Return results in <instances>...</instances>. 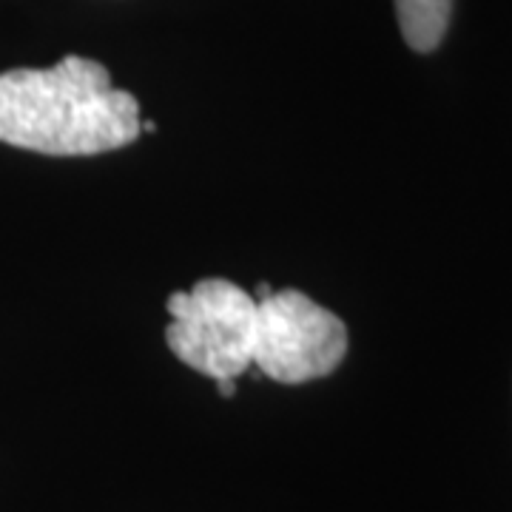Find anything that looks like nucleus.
<instances>
[{
    "instance_id": "nucleus-1",
    "label": "nucleus",
    "mask_w": 512,
    "mask_h": 512,
    "mask_svg": "<svg viewBox=\"0 0 512 512\" xmlns=\"http://www.w3.org/2000/svg\"><path fill=\"white\" fill-rule=\"evenodd\" d=\"M143 131L134 94L114 89L103 63L69 55L52 69L0 72V143L49 157H94Z\"/></svg>"
},
{
    "instance_id": "nucleus-2",
    "label": "nucleus",
    "mask_w": 512,
    "mask_h": 512,
    "mask_svg": "<svg viewBox=\"0 0 512 512\" xmlns=\"http://www.w3.org/2000/svg\"><path fill=\"white\" fill-rule=\"evenodd\" d=\"M256 302L231 279H202L188 293L168 296L171 353L202 376L237 379L254 365Z\"/></svg>"
},
{
    "instance_id": "nucleus-3",
    "label": "nucleus",
    "mask_w": 512,
    "mask_h": 512,
    "mask_svg": "<svg viewBox=\"0 0 512 512\" xmlns=\"http://www.w3.org/2000/svg\"><path fill=\"white\" fill-rule=\"evenodd\" d=\"M348 353L345 322L302 291H274L259 299L254 365L279 384L325 379Z\"/></svg>"
},
{
    "instance_id": "nucleus-4",
    "label": "nucleus",
    "mask_w": 512,
    "mask_h": 512,
    "mask_svg": "<svg viewBox=\"0 0 512 512\" xmlns=\"http://www.w3.org/2000/svg\"><path fill=\"white\" fill-rule=\"evenodd\" d=\"M453 15V0H396V18L404 43L413 52H433Z\"/></svg>"
},
{
    "instance_id": "nucleus-5",
    "label": "nucleus",
    "mask_w": 512,
    "mask_h": 512,
    "mask_svg": "<svg viewBox=\"0 0 512 512\" xmlns=\"http://www.w3.org/2000/svg\"><path fill=\"white\" fill-rule=\"evenodd\" d=\"M217 387H220L222 396H228V399L234 396V379H220V382H217Z\"/></svg>"
},
{
    "instance_id": "nucleus-6",
    "label": "nucleus",
    "mask_w": 512,
    "mask_h": 512,
    "mask_svg": "<svg viewBox=\"0 0 512 512\" xmlns=\"http://www.w3.org/2000/svg\"><path fill=\"white\" fill-rule=\"evenodd\" d=\"M271 293H274V288H271V285H265V282H262V285H259V288H256V302H259V299H265V296H271Z\"/></svg>"
}]
</instances>
